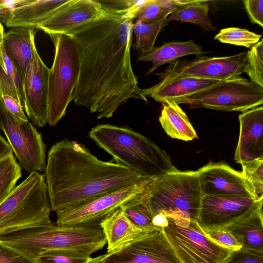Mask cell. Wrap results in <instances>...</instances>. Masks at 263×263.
<instances>
[{"label": "cell", "mask_w": 263, "mask_h": 263, "mask_svg": "<svg viewBox=\"0 0 263 263\" xmlns=\"http://www.w3.org/2000/svg\"><path fill=\"white\" fill-rule=\"evenodd\" d=\"M137 11L124 14L104 11L97 20L67 34L76 44L80 64L72 100L97 114L98 119L111 117L129 99L147 102L130 59Z\"/></svg>", "instance_id": "1"}, {"label": "cell", "mask_w": 263, "mask_h": 263, "mask_svg": "<svg viewBox=\"0 0 263 263\" xmlns=\"http://www.w3.org/2000/svg\"><path fill=\"white\" fill-rule=\"evenodd\" d=\"M44 177L51 210L55 212L146 179L116 163L99 160L83 144L67 139L49 151Z\"/></svg>", "instance_id": "2"}, {"label": "cell", "mask_w": 263, "mask_h": 263, "mask_svg": "<svg viewBox=\"0 0 263 263\" xmlns=\"http://www.w3.org/2000/svg\"><path fill=\"white\" fill-rule=\"evenodd\" d=\"M88 136L116 163L144 179H155L176 169L165 151L130 128L98 124L91 129Z\"/></svg>", "instance_id": "3"}, {"label": "cell", "mask_w": 263, "mask_h": 263, "mask_svg": "<svg viewBox=\"0 0 263 263\" xmlns=\"http://www.w3.org/2000/svg\"><path fill=\"white\" fill-rule=\"evenodd\" d=\"M0 242L36 260L50 250H75L90 256L107 243L101 226H66L51 222L0 235Z\"/></svg>", "instance_id": "4"}, {"label": "cell", "mask_w": 263, "mask_h": 263, "mask_svg": "<svg viewBox=\"0 0 263 263\" xmlns=\"http://www.w3.org/2000/svg\"><path fill=\"white\" fill-rule=\"evenodd\" d=\"M144 195L153 216L162 214L196 221L204 196L197 171H181L177 168L149 180Z\"/></svg>", "instance_id": "5"}, {"label": "cell", "mask_w": 263, "mask_h": 263, "mask_svg": "<svg viewBox=\"0 0 263 263\" xmlns=\"http://www.w3.org/2000/svg\"><path fill=\"white\" fill-rule=\"evenodd\" d=\"M44 176L34 171L15 186L0 204V235L51 223Z\"/></svg>", "instance_id": "6"}, {"label": "cell", "mask_w": 263, "mask_h": 263, "mask_svg": "<svg viewBox=\"0 0 263 263\" xmlns=\"http://www.w3.org/2000/svg\"><path fill=\"white\" fill-rule=\"evenodd\" d=\"M55 54L48 76V123L55 125L72 100L80 72V58L73 39L66 34L50 35Z\"/></svg>", "instance_id": "7"}, {"label": "cell", "mask_w": 263, "mask_h": 263, "mask_svg": "<svg viewBox=\"0 0 263 263\" xmlns=\"http://www.w3.org/2000/svg\"><path fill=\"white\" fill-rule=\"evenodd\" d=\"M165 217L162 231L180 263H222L233 251L211 239L196 221Z\"/></svg>", "instance_id": "8"}, {"label": "cell", "mask_w": 263, "mask_h": 263, "mask_svg": "<svg viewBox=\"0 0 263 263\" xmlns=\"http://www.w3.org/2000/svg\"><path fill=\"white\" fill-rule=\"evenodd\" d=\"M190 108L245 112L262 105L263 87L240 76L222 80L192 95L174 100Z\"/></svg>", "instance_id": "9"}, {"label": "cell", "mask_w": 263, "mask_h": 263, "mask_svg": "<svg viewBox=\"0 0 263 263\" xmlns=\"http://www.w3.org/2000/svg\"><path fill=\"white\" fill-rule=\"evenodd\" d=\"M0 128L22 169L29 174L45 170L46 146L41 134L28 120L16 118L1 103Z\"/></svg>", "instance_id": "10"}, {"label": "cell", "mask_w": 263, "mask_h": 263, "mask_svg": "<svg viewBox=\"0 0 263 263\" xmlns=\"http://www.w3.org/2000/svg\"><path fill=\"white\" fill-rule=\"evenodd\" d=\"M149 179L96 197L76 206L56 212L59 226H99L124 203L143 193Z\"/></svg>", "instance_id": "11"}, {"label": "cell", "mask_w": 263, "mask_h": 263, "mask_svg": "<svg viewBox=\"0 0 263 263\" xmlns=\"http://www.w3.org/2000/svg\"><path fill=\"white\" fill-rule=\"evenodd\" d=\"M247 52L222 57L202 56L193 60H176L157 74L165 77H185L224 80L239 77L246 72Z\"/></svg>", "instance_id": "12"}, {"label": "cell", "mask_w": 263, "mask_h": 263, "mask_svg": "<svg viewBox=\"0 0 263 263\" xmlns=\"http://www.w3.org/2000/svg\"><path fill=\"white\" fill-rule=\"evenodd\" d=\"M104 255L106 263H180L162 228L158 227Z\"/></svg>", "instance_id": "13"}, {"label": "cell", "mask_w": 263, "mask_h": 263, "mask_svg": "<svg viewBox=\"0 0 263 263\" xmlns=\"http://www.w3.org/2000/svg\"><path fill=\"white\" fill-rule=\"evenodd\" d=\"M49 71L35 46L23 78V108L29 120L39 127L48 123Z\"/></svg>", "instance_id": "14"}, {"label": "cell", "mask_w": 263, "mask_h": 263, "mask_svg": "<svg viewBox=\"0 0 263 263\" xmlns=\"http://www.w3.org/2000/svg\"><path fill=\"white\" fill-rule=\"evenodd\" d=\"M262 201L263 199L204 195L197 222L204 232L223 229L262 204Z\"/></svg>", "instance_id": "15"}, {"label": "cell", "mask_w": 263, "mask_h": 263, "mask_svg": "<svg viewBox=\"0 0 263 263\" xmlns=\"http://www.w3.org/2000/svg\"><path fill=\"white\" fill-rule=\"evenodd\" d=\"M204 195L236 196L260 200L241 172L223 162H210L197 171Z\"/></svg>", "instance_id": "16"}, {"label": "cell", "mask_w": 263, "mask_h": 263, "mask_svg": "<svg viewBox=\"0 0 263 263\" xmlns=\"http://www.w3.org/2000/svg\"><path fill=\"white\" fill-rule=\"evenodd\" d=\"M104 12L96 0H70L37 29L49 35H67L75 29L97 20Z\"/></svg>", "instance_id": "17"}, {"label": "cell", "mask_w": 263, "mask_h": 263, "mask_svg": "<svg viewBox=\"0 0 263 263\" xmlns=\"http://www.w3.org/2000/svg\"><path fill=\"white\" fill-rule=\"evenodd\" d=\"M240 132L234 158L237 163L263 158V107L239 116Z\"/></svg>", "instance_id": "18"}, {"label": "cell", "mask_w": 263, "mask_h": 263, "mask_svg": "<svg viewBox=\"0 0 263 263\" xmlns=\"http://www.w3.org/2000/svg\"><path fill=\"white\" fill-rule=\"evenodd\" d=\"M70 0H18L5 24L7 27L37 28Z\"/></svg>", "instance_id": "19"}, {"label": "cell", "mask_w": 263, "mask_h": 263, "mask_svg": "<svg viewBox=\"0 0 263 263\" xmlns=\"http://www.w3.org/2000/svg\"><path fill=\"white\" fill-rule=\"evenodd\" d=\"M220 80L185 77H165L155 86L143 89L144 95L163 103L192 95L215 85Z\"/></svg>", "instance_id": "20"}, {"label": "cell", "mask_w": 263, "mask_h": 263, "mask_svg": "<svg viewBox=\"0 0 263 263\" xmlns=\"http://www.w3.org/2000/svg\"><path fill=\"white\" fill-rule=\"evenodd\" d=\"M222 230L229 232L241 248L263 253L262 204Z\"/></svg>", "instance_id": "21"}, {"label": "cell", "mask_w": 263, "mask_h": 263, "mask_svg": "<svg viewBox=\"0 0 263 263\" xmlns=\"http://www.w3.org/2000/svg\"><path fill=\"white\" fill-rule=\"evenodd\" d=\"M100 226L107 243L106 253L120 249L149 230L134 223L120 208L104 219Z\"/></svg>", "instance_id": "22"}, {"label": "cell", "mask_w": 263, "mask_h": 263, "mask_svg": "<svg viewBox=\"0 0 263 263\" xmlns=\"http://www.w3.org/2000/svg\"><path fill=\"white\" fill-rule=\"evenodd\" d=\"M36 31L34 29L12 28L4 34L3 47L22 78L33 54Z\"/></svg>", "instance_id": "23"}, {"label": "cell", "mask_w": 263, "mask_h": 263, "mask_svg": "<svg viewBox=\"0 0 263 263\" xmlns=\"http://www.w3.org/2000/svg\"><path fill=\"white\" fill-rule=\"evenodd\" d=\"M205 52L202 47L196 44L194 40L185 42H170L154 48L148 53L139 55L137 61L150 62L152 67L148 70L147 74H150L160 66L171 63L179 58L190 54L201 55Z\"/></svg>", "instance_id": "24"}, {"label": "cell", "mask_w": 263, "mask_h": 263, "mask_svg": "<svg viewBox=\"0 0 263 263\" xmlns=\"http://www.w3.org/2000/svg\"><path fill=\"white\" fill-rule=\"evenodd\" d=\"M159 120L164 130L172 138L188 141L198 138L188 117L173 100L162 103Z\"/></svg>", "instance_id": "25"}, {"label": "cell", "mask_w": 263, "mask_h": 263, "mask_svg": "<svg viewBox=\"0 0 263 263\" xmlns=\"http://www.w3.org/2000/svg\"><path fill=\"white\" fill-rule=\"evenodd\" d=\"M205 1L192 0L180 6L166 18V24L172 21L189 22L200 26L205 31L216 30L208 16L209 4Z\"/></svg>", "instance_id": "26"}, {"label": "cell", "mask_w": 263, "mask_h": 263, "mask_svg": "<svg viewBox=\"0 0 263 263\" xmlns=\"http://www.w3.org/2000/svg\"><path fill=\"white\" fill-rule=\"evenodd\" d=\"M181 5L180 0H145L137 12L135 22L165 20Z\"/></svg>", "instance_id": "27"}, {"label": "cell", "mask_w": 263, "mask_h": 263, "mask_svg": "<svg viewBox=\"0 0 263 263\" xmlns=\"http://www.w3.org/2000/svg\"><path fill=\"white\" fill-rule=\"evenodd\" d=\"M144 191L124 203L120 208L136 225L149 230L156 227L152 223L153 213L145 196Z\"/></svg>", "instance_id": "28"}, {"label": "cell", "mask_w": 263, "mask_h": 263, "mask_svg": "<svg viewBox=\"0 0 263 263\" xmlns=\"http://www.w3.org/2000/svg\"><path fill=\"white\" fill-rule=\"evenodd\" d=\"M165 25L166 19L157 22H135L133 24V31L136 36L134 46L139 52V55L146 54L154 48L157 37Z\"/></svg>", "instance_id": "29"}, {"label": "cell", "mask_w": 263, "mask_h": 263, "mask_svg": "<svg viewBox=\"0 0 263 263\" xmlns=\"http://www.w3.org/2000/svg\"><path fill=\"white\" fill-rule=\"evenodd\" d=\"M22 168L13 154L0 159V204L15 187Z\"/></svg>", "instance_id": "30"}, {"label": "cell", "mask_w": 263, "mask_h": 263, "mask_svg": "<svg viewBox=\"0 0 263 263\" xmlns=\"http://www.w3.org/2000/svg\"><path fill=\"white\" fill-rule=\"evenodd\" d=\"M262 35L246 29L229 27L221 29L214 39L223 43L251 48L261 39Z\"/></svg>", "instance_id": "31"}, {"label": "cell", "mask_w": 263, "mask_h": 263, "mask_svg": "<svg viewBox=\"0 0 263 263\" xmlns=\"http://www.w3.org/2000/svg\"><path fill=\"white\" fill-rule=\"evenodd\" d=\"M93 258L81 251L50 250L41 252L36 261L37 263H91Z\"/></svg>", "instance_id": "32"}, {"label": "cell", "mask_w": 263, "mask_h": 263, "mask_svg": "<svg viewBox=\"0 0 263 263\" xmlns=\"http://www.w3.org/2000/svg\"><path fill=\"white\" fill-rule=\"evenodd\" d=\"M251 81L263 87V39L247 51L245 72Z\"/></svg>", "instance_id": "33"}, {"label": "cell", "mask_w": 263, "mask_h": 263, "mask_svg": "<svg viewBox=\"0 0 263 263\" xmlns=\"http://www.w3.org/2000/svg\"><path fill=\"white\" fill-rule=\"evenodd\" d=\"M242 173L252 186L258 199H263V158L240 163Z\"/></svg>", "instance_id": "34"}, {"label": "cell", "mask_w": 263, "mask_h": 263, "mask_svg": "<svg viewBox=\"0 0 263 263\" xmlns=\"http://www.w3.org/2000/svg\"><path fill=\"white\" fill-rule=\"evenodd\" d=\"M96 1L104 11L116 14H124L130 11H137L145 1L136 0Z\"/></svg>", "instance_id": "35"}, {"label": "cell", "mask_w": 263, "mask_h": 263, "mask_svg": "<svg viewBox=\"0 0 263 263\" xmlns=\"http://www.w3.org/2000/svg\"><path fill=\"white\" fill-rule=\"evenodd\" d=\"M222 263H263V253L241 248L232 251Z\"/></svg>", "instance_id": "36"}, {"label": "cell", "mask_w": 263, "mask_h": 263, "mask_svg": "<svg viewBox=\"0 0 263 263\" xmlns=\"http://www.w3.org/2000/svg\"><path fill=\"white\" fill-rule=\"evenodd\" d=\"M205 233L214 241L231 250H236L241 248L232 235L225 230H213Z\"/></svg>", "instance_id": "37"}, {"label": "cell", "mask_w": 263, "mask_h": 263, "mask_svg": "<svg viewBox=\"0 0 263 263\" xmlns=\"http://www.w3.org/2000/svg\"><path fill=\"white\" fill-rule=\"evenodd\" d=\"M0 263H37V262L0 242Z\"/></svg>", "instance_id": "38"}, {"label": "cell", "mask_w": 263, "mask_h": 263, "mask_svg": "<svg viewBox=\"0 0 263 263\" xmlns=\"http://www.w3.org/2000/svg\"><path fill=\"white\" fill-rule=\"evenodd\" d=\"M17 90L18 84L15 78L7 73L0 66V96H11L21 103Z\"/></svg>", "instance_id": "39"}, {"label": "cell", "mask_w": 263, "mask_h": 263, "mask_svg": "<svg viewBox=\"0 0 263 263\" xmlns=\"http://www.w3.org/2000/svg\"><path fill=\"white\" fill-rule=\"evenodd\" d=\"M250 21L263 27V0L243 1Z\"/></svg>", "instance_id": "40"}, {"label": "cell", "mask_w": 263, "mask_h": 263, "mask_svg": "<svg viewBox=\"0 0 263 263\" xmlns=\"http://www.w3.org/2000/svg\"><path fill=\"white\" fill-rule=\"evenodd\" d=\"M0 103L16 118L23 121L28 120L23 106L18 100L11 96L1 95Z\"/></svg>", "instance_id": "41"}, {"label": "cell", "mask_w": 263, "mask_h": 263, "mask_svg": "<svg viewBox=\"0 0 263 263\" xmlns=\"http://www.w3.org/2000/svg\"><path fill=\"white\" fill-rule=\"evenodd\" d=\"M13 154V151L6 140L0 133V159Z\"/></svg>", "instance_id": "42"}, {"label": "cell", "mask_w": 263, "mask_h": 263, "mask_svg": "<svg viewBox=\"0 0 263 263\" xmlns=\"http://www.w3.org/2000/svg\"><path fill=\"white\" fill-rule=\"evenodd\" d=\"M12 10L4 5L3 0H0V22L5 24L8 21Z\"/></svg>", "instance_id": "43"}, {"label": "cell", "mask_w": 263, "mask_h": 263, "mask_svg": "<svg viewBox=\"0 0 263 263\" xmlns=\"http://www.w3.org/2000/svg\"><path fill=\"white\" fill-rule=\"evenodd\" d=\"M4 29L2 23L0 22V66L7 73L3 55V41L4 37Z\"/></svg>", "instance_id": "44"}, {"label": "cell", "mask_w": 263, "mask_h": 263, "mask_svg": "<svg viewBox=\"0 0 263 263\" xmlns=\"http://www.w3.org/2000/svg\"><path fill=\"white\" fill-rule=\"evenodd\" d=\"M91 263H106L104 259V255H100L93 258Z\"/></svg>", "instance_id": "45"}]
</instances>
